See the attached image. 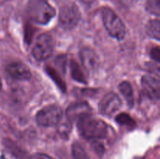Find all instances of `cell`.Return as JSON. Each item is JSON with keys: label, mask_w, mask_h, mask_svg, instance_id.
Segmentation results:
<instances>
[{"label": "cell", "mask_w": 160, "mask_h": 159, "mask_svg": "<svg viewBox=\"0 0 160 159\" xmlns=\"http://www.w3.org/2000/svg\"><path fill=\"white\" fill-rule=\"evenodd\" d=\"M78 129L86 139H103L108 134V126L103 120L87 115L78 121Z\"/></svg>", "instance_id": "1"}, {"label": "cell", "mask_w": 160, "mask_h": 159, "mask_svg": "<svg viewBox=\"0 0 160 159\" xmlns=\"http://www.w3.org/2000/svg\"><path fill=\"white\" fill-rule=\"evenodd\" d=\"M27 13L34 23L46 24L55 17L56 10L48 0H29Z\"/></svg>", "instance_id": "2"}, {"label": "cell", "mask_w": 160, "mask_h": 159, "mask_svg": "<svg viewBox=\"0 0 160 159\" xmlns=\"http://www.w3.org/2000/svg\"><path fill=\"white\" fill-rule=\"evenodd\" d=\"M102 16L104 26L109 35L119 41L123 40L126 35V26L119 16L109 8H104Z\"/></svg>", "instance_id": "3"}, {"label": "cell", "mask_w": 160, "mask_h": 159, "mask_svg": "<svg viewBox=\"0 0 160 159\" xmlns=\"http://www.w3.org/2000/svg\"><path fill=\"white\" fill-rule=\"evenodd\" d=\"M62 118V108L56 104L44 107L36 115L38 124L44 127L57 126Z\"/></svg>", "instance_id": "4"}, {"label": "cell", "mask_w": 160, "mask_h": 159, "mask_svg": "<svg viewBox=\"0 0 160 159\" xmlns=\"http://www.w3.org/2000/svg\"><path fill=\"white\" fill-rule=\"evenodd\" d=\"M54 49V41L50 34H40L32 48V55L38 61H45L52 55Z\"/></svg>", "instance_id": "5"}, {"label": "cell", "mask_w": 160, "mask_h": 159, "mask_svg": "<svg viewBox=\"0 0 160 159\" xmlns=\"http://www.w3.org/2000/svg\"><path fill=\"white\" fill-rule=\"evenodd\" d=\"M81 19V12L74 3H69L62 6L59 12V23L65 29H73Z\"/></svg>", "instance_id": "6"}, {"label": "cell", "mask_w": 160, "mask_h": 159, "mask_svg": "<svg viewBox=\"0 0 160 159\" xmlns=\"http://www.w3.org/2000/svg\"><path fill=\"white\" fill-rule=\"evenodd\" d=\"M122 105L120 98L113 92L106 94L98 104V110L102 115L109 116L115 113Z\"/></svg>", "instance_id": "7"}, {"label": "cell", "mask_w": 160, "mask_h": 159, "mask_svg": "<svg viewBox=\"0 0 160 159\" xmlns=\"http://www.w3.org/2000/svg\"><path fill=\"white\" fill-rule=\"evenodd\" d=\"M142 86L145 94L150 99L160 101V80L145 75L142 78Z\"/></svg>", "instance_id": "8"}, {"label": "cell", "mask_w": 160, "mask_h": 159, "mask_svg": "<svg viewBox=\"0 0 160 159\" xmlns=\"http://www.w3.org/2000/svg\"><path fill=\"white\" fill-rule=\"evenodd\" d=\"M6 70L11 77L17 80H28L31 77V70L23 62H10L6 65Z\"/></svg>", "instance_id": "9"}, {"label": "cell", "mask_w": 160, "mask_h": 159, "mask_svg": "<svg viewBox=\"0 0 160 159\" xmlns=\"http://www.w3.org/2000/svg\"><path fill=\"white\" fill-rule=\"evenodd\" d=\"M67 119L71 123L73 121H78L81 118L92 114V109L87 102H78L69 106L67 109Z\"/></svg>", "instance_id": "10"}, {"label": "cell", "mask_w": 160, "mask_h": 159, "mask_svg": "<svg viewBox=\"0 0 160 159\" xmlns=\"http://www.w3.org/2000/svg\"><path fill=\"white\" fill-rule=\"evenodd\" d=\"M81 63L88 71H94L98 66V58L95 51L88 48H84L80 53Z\"/></svg>", "instance_id": "11"}, {"label": "cell", "mask_w": 160, "mask_h": 159, "mask_svg": "<svg viewBox=\"0 0 160 159\" xmlns=\"http://www.w3.org/2000/svg\"><path fill=\"white\" fill-rule=\"evenodd\" d=\"M119 90H120L122 95L125 98L128 105L130 107H132L134 105V98L133 89L131 84L128 82V81H123V82H121L119 84Z\"/></svg>", "instance_id": "12"}, {"label": "cell", "mask_w": 160, "mask_h": 159, "mask_svg": "<svg viewBox=\"0 0 160 159\" xmlns=\"http://www.w3.org/2000/svg\"><path fill=\"white\" fill-rule=\"evenodd\" d=\"M146 32L152 38L160 41V19L149 20L146 25Z\"/></svg>", "instance_id": "13"}, {"label": "cell", "mask_w": 160, "mask_h": 159, "mask_svg": "<svg viewBox=\"0 0 160 159\" xmlns=\"http://www.w3.org/2000/svg\"><path fill=\"white\" fill-rule=\"evenodd\" d=\"M70 72H71V76L73 80H77L78 82L85 84V76H84L79 64L75 60H72L70 62Z\"/></svg>", "instance_id": "14"}, {"label": "cell", "mask_w": 160, "mask_h": 159, "mask_svg": "<svg viewBox=\"0 0 160 159\" xmlns=\"http://www.w3.org/2000/svg\"><path fill=\"white\" fill-rule=\"evenodd\" d=\"M72 155L74 159H90L84 147L78 142H75L72 145Z\"/></svg>", "instance_id": "15"}, {"label": "cell", "mask_w": 160, "mask_h": 159, "mask_svg": "<svg viewBox=\"0 0 160 159\" xmlns=\"http://www.w3.org/2000/svg\"><path fill=\"white\" fill-rule=\"evenodd\" d=\"M116 121L122 126H128V127H134L135 123L134 120L131 118L129 115L126 113H120L116 118Z\"/></svg>", "instance_id": "16"}, {"label": "cell", "mask_w": 160, "mask_h": 159, "mask_svg": "<svg viewBox=\"0 0 160 159\" xmlns=\"http://www.w3.org/2000/svg\"><path fill=\"white\" fill-rule=\"evenodd\" d=\"M70 123V121H69L68 123H59V124L57 125L58 132H59V133L60 134L62 137H67V136L69 135V133H70V129H71Z\"/></svg>", "instance_id": "17"}, {"label": "cell", "mask_w": 160, "mask_h": 159, "mask_svg": "<svg viewBox=\"0 0 160 159\" xmlns=\"http://www.w3.org/2000/svg\"><path fill=\"white\" fill-rule=\"evenodd\" d=\"M150 56L152 59L160 63V47H155L150 51Z\"/></svg>", "instance_id": "18"}, {"label": "cell", "mask_w": 160, "mask_h": 159, "mask_svg": "<svg viewBox=\"0 0 160 159\" xmlns=\"http://www.w3.org/2000/svg\"><path fill=\"white\" fill-rule=\"evenodd\" d=\"M48 74H49L50 76H51V77L52 78V79H54V80H56V84H57L59 87H62V88L65 87H64V84H62L60 78H59V76H57V73H56V71H55L54 70H51L50 68H48Z\"/></svg>", "instance_id": "19"}, {"label": "cell", "mask_w": 160, "mask_h": 159, "mask_svg": "<svg viewBox=\"0 0 160 159\" xmlns=\"http://www.w3.org/2000/svg\"><path fill=\"white\" fill-rule=\"evenodd\" d=\"M34 158L35 159H53L52 157L48 156V154H42V153H38L34 155Z\"/></svg>", "instance_id": "20"}, {"label": "cell", "mask_w": 160, "mask_h": 159, "mask_svg": "<svg viewBox=\"0 0 160 159\" xmlns=\"http://www.w3.org/2000/svg\"><path fill=\"white\" fill-rule=\"evenodd\" d=\"M153 2H154V4L156 5L157 7L160 8V0H152Z\"/></svg>", "instance_id": "21"}, {"label": "cell", "mask_w": 160, "mask_h": 159, "mask_svg": "<svg viewBox=\"0 0 160 159\" xmlns=\"http://www.w3.org/2000/svg\"><path fill=\"white\" fill-rule=\"evenodd\" d=\"M2 80H1V78H0V90L2 89Z\"/></svg>", "instance_id": "22"}]
</instances>
